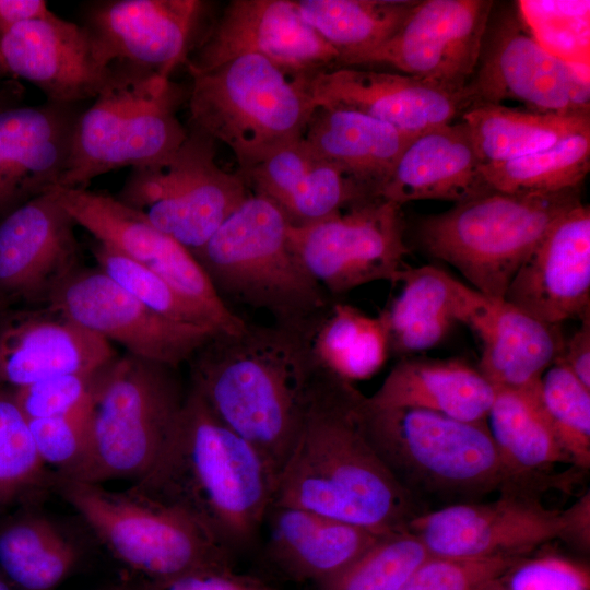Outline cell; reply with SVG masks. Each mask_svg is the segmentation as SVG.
<instances>
[{"label":"cell","mask_w":590,"mask_h":590,"mask_svg":"<svg viewBox=\"0 0 590 590\" xmlns=\"http://www.w3.org/2000/svg\"><path fill=\"white\" fill-rule=\"evenodd\" d=\"M492 189L465 125L452 122L412 138L378 198L402 206L416 200L464 202Z\"/></svg>","instance_id":"28"},{"label":"cell","mask_w":590,"mask_h":590,"mask_svg":"<svg viewBox=\"0 0 590 590\" xmlns=\"http://www.w3.org/2000/svg\"><path fill=\"white\" fill-rule=\"evenodd\" d=\"M186 98L170 78L117 64L114 79L76 120L58 188H83L107 172L173 153L188 132L177 116Z\"/></svg>","instance_id":"8"},{"label":"cell","mask_w":590,"mask_h":590,"mask_svg":"<svg viewBox=\"0 0 590 590\" xmlns=\"http://www.w3.org/2000/svg\"><path fill=\"white\" fill-rule=\"evenodd\" d=\"M580 188L552 193L491 190L422 217V249L456 268L474 290L504 298L518 269L552 226L581 203Z\"/></svg>","instance_id":"6"},{"label":"cell","mask_w":590,"mask_h":590,"mask_svg":"<svg viewBox=\"0 0 590 590\" xmlns=\"http://www.w3.org/2000/svg\"><path fill=\"white\" fill-rule=\"evenodd\" d=\"M485 422L507 474L509 492L535 494L555 464L571 463L543 410L539 384L524 389H495Z\"/></svg>","instance_id":"31"},{"label":"cell","mask_w":590,"mask_h":590,"mask_svg":"<svg viewBox=\"0 0 590 590\" xmlns=\"http://www.w3.org/2000/svg\"><path fill=\"white\" fill-rule=\"evenodd\" d=\"M0 55L13 78L31 82L49 102L63 104L95 98L117 66L86 26L54 12L10 28L0 37Z\"/></svg>","instance_id":"18"},{"label":"cell","mask_w":590,"mask_h":590,"mask_svg":"<svg viewBox=\"0 0 590 590\" xmlns=\"http://www.w3.org/2000/svg\"><path fill=\"white\" fill-rule=\"evenodd\" d=\"M189 74L191 126L226 144L239 172L300 139L315 108L296 76L260 55Z\"/></svg>","instance_id":"9"},{"label":"cell","mask_w":590,"mask_h":590,"mask_svg":"<svg viewBox=\"0 0 590 590\" xmlns=\"http://www.w3.org/2000/svg\"><path fill=\"white\" fill-rule=\"evenodd\" d=\"M122 586L127 590H280L233 567L199 569L166 579L133 578Z\"/></svg>","instance_id":"48"},{"label":"cell","mask_w":590,"mask_h":590,"mask_svg":"<svg viewBox=\"0 0 590 590\" xmlns=\"http://www.w3.org/2000/svg\"><path fill=\"white\" fill-rule=\"evenodd\" d=\"M461 121L482 165L512 161L590 129V116L520 110L503 104L471 106Z\"/></svg>","instance_id":"34"},{"label":"cell","mask_w":590,"mask_h":590,"mask_svg":"<svg viewBox=\"0 0 590 590\" xmlns=\"http://www.w3.org/2000/svg\"><path fill=\"white\" fill-rule=\"evenodd\" d=\"M589 169L590 129L526 156L482 165L488 187L507 193H552L581 187Z\"/></svg>","instance_id":"38"},{"label":"cell","mask_w":590,"mask_h":590,"mask_svg":"<svg viewBox=\"0 0 590 590\" xmlns=\"http://www.w3.org/2000/svg\"><path fill=\"white\" fill-rule=\"evenodd\" d=\"M521 557L459 558L429 555L400 590H479Z\"/></svg>","instance_id":"45"},{"label":"cell","mask_w":590,"mask_h":590,"mask_svg":"<svg viewBox=\"0 0 590 590\" xmlns=\"http://www.w3.org/2000/svg\"><path fill=\"white\" fill-rule=\"evenodd\" d=\"M0 590H14L13 586L0 577Z\"/></svg>","instance_id":"56"},{"label":"cell","mask_w":590,"mask_h":590,"mask_svg":"<svg viewBox=\"0 0 590 590\" xmlns=\"http://www.w3.org/2000/svg\"><path fill=\"white\" fill-rule=\"evenodd\" d=\"M264 524L268 560L293 580L318 585L341 571L384 535L307 509L278 504L269 508Z\"/></svg>","instance_id":"29"},{"label":"cell","mask_w":590,"mask_h":590,"mask_svg":"<svg viewBox=\"0 0 590 590\" xmlns=\"http://www.w3.org/2000/svg\"><path fill=\"white\" fill-rule=\"evenodd\" d=\"M43 465L26 421L0 441V505L37 482Z\"/></svg>","instance_id":"47"},{"label":"cell","mask_w":590,"mask_h":590,"mask_svg":"<svg viewBox=\"0 0 590 590\" xmlns=\"http://www.w3.org/2000/svg\"><path fill=\"white\" fill-rule=\"evenodd\" d=\"M453 315L480 339L479 370L495 389H524L539 384L558 357L559 326L539 321L505 298L485 295L451 275Z\"/></svg>","instance_id":"22"},{"label":"cell","mask_w":590,"mask_h":590,"mask_svg":"<svg viewBox=\"0 0 590 590\" xmlns=\"http://www.w3.org/2000/svg\"><path fill=\"white\" fill-rule=\"evenodd\" d=\"M91 404L62 416L26 420L39 458L44 463L58 467L61 474L69 472L83 452Z\"/></svg>","instance_id":"46"},{"label":"cell","mask_w":590,"mask_h":590,"mask_svg":"<svg viewBox=\"0 0 590 590\" xmlns=\"http://www.w3.org/2000/svg\"><path fill=\"white\" fill-rule=\"evenodd\" d=\"M574 376L590 389V317L580 320L579 328L567 339L558 357Z\"/></svg>","instance_id":"49"},{"label":"cell","mask_w":590,"mask_h":590,"mask_svg":"<svg viewBox=\"0 0 590 590\" xmlns=\"http://www.w3.org/2000/svg\"><path fill=\"white\" fill-rule=\"evenodd\" d=\"M43 0H0V37L10 28L50 14Z\"/></svg>","instance_id":"51"},{"label":"cell","mask_w":590,"mask_h":590,"mask_svg":"<svg viewBox=\"0 0 590 590\" xmlns=\"http://www.w3.org/2000/svg\"><path fill=\"white\" fill-rule=\"evenodd\" d=\"M562 511L544 507L535 494L503 492L491 502H468L427 510L408 529L430 555L483 558L526 557L560 540Z\"/></svg>","instance_id":"15"},{"label":"cell","mask_w":590,"mask_h":590,"mask_svg":"<svg viewBox=\"0 0 590 590\" xmlns=\"http://www.w3.org/2000/svg\"><path fill=\"white\" fill-rule=\"evenodd\" d=\"M467 91L471 106L511 99L531 111L579 115L570 104L565 61L536 43L515 2L499 15L492 10Z\"/></svg>","instance_id":"20"},{"label":"cell","mask_w":590,"mask_h":590,"mask_svg":"<svg viewBox=\"0 0 590 590\" xmlns=\"http://www.w3.org/2000/svg\"><path fill=\"white\" fill-rule=\"evenodd\" d=\"M401 209L370 199L312 224L288 226V245L330 297L376 281L396 284L410 251Z\"/></svg>","instance_id":"12"},{"label":"cell","mask_w":590,"mask_h":590,"mask_svg":"<svg viewBox=\"0 0 590 590\" xmlns=\"http://www.w3.org/2000/svg\"><path fill=\"white\" fill-rule=\"evenodd\" d=\"M303 19L338 52L337 67L386 43L402 25L416 0H295Z\"/></svg>","instance_id":"35"},{"label":"cell","mask_w":590,"mask_h":590,"mask_svg":"<svg viewBox=\"0 0 590 590\" xmlns=\"http://www.w3.org/2000/svg\"><path fill=\"white\" fill-rule=\"evenodd\" d=\"M539 397L548 422L571 464L590 468V389L560 362L542 375Z\"/></svg>","instance_id":"40"},{"label":"cell","mask_w":590,"mask_h":590,"mask_svg":"<svg viewBox=\"0 0 590 590\" xmlns=\"http://www.w3.org/2000/svg\"><path fill=\"white\" fill-rule=\"evenodd\" d=\"M204 7L198 0L95 1L83 25L109 62L170 78L196 47Z\"/></svg>","instance_id":"21"},{"label":"cell","mask_w":590,"mask_h":590,"mask_svg":"<svg viewBox=\"0 0 590 590\" xmlns=\"http://www.w3.org/2000/svg\"><path fill=\"white\" fill-rule=\"evenodd\" d=\"M75 105L0 108V219L59 187L81 114Z\"/></svg>","instance_id":"25"},{"label":"cell","mask_w":590,"mask_h":590,"mask_svg":"<svg viewBox=\"0 0 590 590\" xmlns=\"http://www.w3.org/2000/svg\"><path fill=\"white\" fill-rule=\"evenodd\" d=\"M358 411L376 453L422 507L426 498L447 506L510 491L486 422L420 409L381 408L365 394Z\"/></svg>","instance_id":"4"},{"label":"cell","mask_w":590,"mask_h":590,"mask_svg":"<svg viewBox=\"0 0 590 590\" xmlns=\"http://www.w3.org/2000/svg\"><path fill=\"white\" fill-rule=\"evenodd\" d=\"M25 423L14 392L0 391V441Z\"/></svg>","instance_id":"53"},{"label":"cell","mask_w":590,"mask_h":590,"mask_svg":"<svg viewBox=\"0 0 590 590\" xmlns=\"http://www.w3.org/2000/svg\"><path fill=\"white\" fill-rule=\"evenodd\" d=\"M111 590H127V589L122 585H120Z\"/></svg>","instance_id":"57"},{"label":"cell","mask_w":590,"mask_h":590,"mask_svg":"<svg viewBox=\"0 0 590 590\" xmlns=\"http://www.w3.org/2000/svg\"><path fill=\"white\" fill-rule=\"evenodd\" d=\"M515 5L544 50L565 62L590 64V1L519 0Z\"/></svg>","instance_id":"42"},{"label":"cell","mask_w":590,"mask_h":590,"mask_svg":"<svg viewBox=\"0 0 590 590\" xmlns=\"http://www.w3.org/2000/svg\"><path fill=\"white\" fill-rule=\"evenodd\" d=\"M238 174L250 192L272 202L294 227L376 199L344 172L317 155L302 138Z\"/></svg>","instance_id":"26"},{"label":"cell","mask_w":590,"mask_h":590,"mask_svg":"<svg viewBox=\"0 0 590 590\" xmlns=\"http://www.w3.org/2000/svg\"><path fill=\"white\" fill-rule=\"evenodd\" d=\"M451 274L433 266L404 267L398 296L379 314L389 354L409 357L437 346L456 323Z\"/></svg>","instance_id":"33"},{"label":"cell","mask_w":590,"mask_h":590,"mask_svg":"<svg viewBox=\"0 0 590 590\" xmlns=\"http://www.w3.org/2000/svg\"><path fill=\"white\" fill-rule=\"evenodd\" d=\"M494 397V386L463 359L403 357L368 400L381 408L420 409L484 423Z\"/></svg>","instance_id":"30"},{"label":"cell","mask_w":590,"mask_h":590,"mask_svg":"<svg viewBox=\"0 0 590 590\" xmlns=\"http://www.w3.org/2000/svg\"><path fill=\"white\" fill-rule=\"evenodd\" d=\"M494 4L416 0L400 28L351 67L387 64L450 92H463L477 66Z\"/></svg>","instance_id":"14"},{"label":"cell","mask_w":590,"mask_h":590,"mask_svg":"<svg viewBox=\"0 0 590 590\" xmlns=\"http://www.w3.org/2000/svg\"><path fill=\"white\" fill-rule=\"evenodd\" d=\"M307 339L317 365L351 382L373 376L390 355L381 318L339 302L329 305Z\"/></svg>","instance_id":"36"},{"label":"cell","mask_w":590,"mask_h":590,"mask_svg":"<svg viewBox=\"0 0 590 590\" xmlns=\"http://www.w3.org/2000/svg\"><path fill=\"white\" fill-rule=\"evenodd\" d=\"M408 528L384 534L341 571L319 583V590H400L429 556Z\"/></svg>","instance_id":"39"},{"label":"cell","mask_w":590,"mask_h":590,"mask_svg":"<svg viewBox=\"0 0 590 590\" xmlns=\"http://www.w3.org/2000/svg\"><path fill=\"white\" fill-rule=\"evenodd\" d=\"M74 225L56 189L0 219V311L17 302L45 305L80 268Z\"/></svg>","instance_id":"19"},{"label":"cell","mask_w":590,"mask_h":590,"mask_svg":"<svg viewBox=\"0 0 590 590\" xmlns=\"http://www.w3.org/2000/svg\"><path fill=\"white\" fill-rule=\"evenodd\" d=\"M296 78L314 106L359 111L411 139L471 107L467 87L455 93L403 73L337 67Z\"/></svg>","instance_id":"17"},{"label":"cell","mask_w":590,"mask_h":590,"mask_svg":"<svg viewBox=\"0 0 590 590\" xmlns=\"http://www.w3.org/2000/svg\"><path fill=\"white\" fill-rule=\"evenodd\" d=\"M479 590H590V568L560 555L526 556Z\"/></svg>","instance_id":"43"},{"label":"cell","mask_w":590,"mask_h":590,"mask_svg":"<svg viewBox=\"0 0 590 590\" xmlns=\"http://www.w3.org/2000/svg\"><path fill=\"white\" fill-rule=\"evenodd\" d=\"M92 252L99 270L151 310L180 324L219 332L205 312L149 268L97 240Z\"/></svg>","instance_id":"41"},{"label":"cell","mask_w":590,"mask_h":590,"mask_svg":"<svg viewBox=\"0 0 590 590\" xmlns=\"http://www.w3.org/2000/svg\"><path fill=\"white\" fill-rule=\"evenodd\" d=\"M15 91L10 83H0V108L17 105Z\"/></svg>","instance_id":"54"},{"label":"cell","mask_w":590,"mask_h":590,"mask_svg":"<svg viewBox=\"0 0 590 590\" xmlns=\"http://www.w3.org/2000/svg\"><path fill=\"white\" fill-rule=\"evenodd\" d=\"M275 483L258 451L189 387L163 450L131 488L184 511L234 557L256 542Z\"/></svg>","instance_id":"3"},{"label":"cell","mask_w":590,"mask_h":590,"mask_svg":"<svg viewBox=\"0 0 590 590\" xmlns=\"http://www.w3.org/2000/svg\"><path fill=\"white\" fill-rule=\"evenodd\" d=\"M568 94L576 114L590 116V64L565 62Z\"/></svg>","instance_id":"52"},{"label":"cell","mask_w":590,"mask_h":590,"mask_svg":"<svg viewBox=\"0 0 590 590\" xmlns=\"http://www.w3.org/2000/svg\"><path fill=\"white\" fill-rule=\"evenodd\" d=\"M0 311V382L14 389L98 371L116 357L104 338L44 306Z\"/></svg>","instance_id":"24"},{"label":"cell","mask_w":590,"mask_h":590,"mask_svg":"<svg viewBox=\"0 0 590 590\" xmlns=\"http://www.w3.org/2000/svg\"><path fill=\"white\" fill-rule=\"evenodd\" d=\"M215 143L191 126L173 153L133 167L116 198L193 253L250 193L219 166Z\"/></svg>","instance_id":"11"},{"label":"cell","mask_w":590,"mask_h":590,"mask_svg":"<svg viewBox=\"0 0 590 590\" xmlns=\"http://www.w3.org/2000/svg\"><path fill=\"white\" fill-rule=\"evenodd\" d=\"M249 54L292 76L333 68L339 57L303 19L295 0H232L185 66L189 73L203 72Z\"/></svg>","instance_id":"16"},{"label":"cell","mask_w":590,"mask_h":590,"mask_svg":"<svg viewBox=\"0 0 590 590\" xmlns=\"http://www.w3.org/2000/svg\"><path fill=\"white\" fill-rule=\"evenodd\" d=\"M504 298L550 326L590 317V208L578 204L548 231Z\"/></svg>","instance_id":"23"},{"label":"cell","mask_w":590,"mask_h":590,"mask_svg":"<svg viewBox=\"0 0 590 590\" xmlns=\"http://www.w3.org/2000/svg\"><path fill=\"white\" fill-rule=\"evenodd\" d=\"M302 139L374 198L411 140L368 115L329 106H315Z\"/></svg>","instance_id":"32"},{"label":"cell","mask_w":590,"mask_h":590,"mask_svg":"<svg viewBox=\"0 0 590 590\" xmlns=\"http://www.w3.org/2000/svg\"><path fill=\"white\" fill-rule=\"evenodd\" d=\"M288 226L272 202L250 192L192 255L224 302L262 309L272 323L307 335L333 300L293 253Z\"/></svg>","instance_id":"5"},{"label":"cell","mask_w":590,"mask_h":590,"mask_svg":"<svg viewBox=\"0 0 590 590\" xmlns=\"http://www.w3.org/2000/svg\"><path fill=\"white\" fill-rule=\"evenodd\" d=\"M127 349L128 354L178 368L215 331L174 322L135 299L102 270L79 268L44 305Z\"/></svg>","instance_id":"13"},{"label":"cell","mask_w":590,"mask_h":590,"mask_svg":"<svg viewBox=\"0 0 590 590\" xmlns=\"http://www.w3.org/2000/svg\"><path fill=\"white\" fill-rule=\"evenodd\" d=\"M178 368L130 354L101 373L87 437L78 463L62 479L101 484L143 476L168 440L182 410Z\"/></svg>","instance_id":"7"},{"label":"cell","mask_w":590,"mask_h":590,"mask_svg":"<svg viewBox=\"0 0 590 590\" xmlns=\"http://www.w3.org/2000/svg\"><path fill=\"white\" fill-rule=\"evenodd\" d=\"M562 511L563 533L560 540L589 552L590 550V493L587 491L569 508Z\"/></svg>","instance_id":"50"},{"label":"cell","mask_w":590,"mask_h":590,"mask_svg":"<svg viewBox=\"0 0 590 590\" xmlns=\"http://www.w3.org/2000/svg\"><path fill=\"white\" fill-rule=\"evenodd\" d=\"M63 498L81 515L111 554L142 579L233 567L234 557L180 509L133 488L107 491L101 484L60 477Z\"/></svg>","instance_id":"10"},{"label":"cell","mask_w":590,"mask_h":590,"mask_svg":"<svg viewBox=\"0 0 590 590\" xmlns=\"http://www.w3.org/2000/svg\"><path fill=\"white\" fill-rule=\"evenodd\" d=\"M104 368L87 374L61 375L17 388L13 391L15 401L27 421L76 412L91 404Z\"/></svg>","instance_id":"44"},{"label":"cell","mask_w":590,"mask_h":590,"mask_svg":"<svg viewBox=\"0 0 590 590\" xmlns=\"http://www.w3.org/2000/svg\"><path fill=\"white\" fill-rule=\"evenodd\" d=\"M78 560L74 543L46 517L26 516L0 530V568L19 590H54Z\"/></svg>","instance_id":"37"},{"label":"cell","mask_w":590,"mask_h":590,"mask_svg":"<svg viewBox=\"0 0 590 590\" xmlns=\"http://www.w3.org/2000/svg\"><path fill=\"white\" fill-rule=\"evenodd\" d=\"M362 394L353 382L319 367L272 504L386 534L405 529L425 509L396 481L367 439L358 411Z\"/></svg>","instance_id":"1"},{"label":"cell","mask_w":590,"mask_h":590,"mask_svg":"<svg viewBox=\"0 0 590 590\" xmlns=\"http://www.w3.org/2000/svg\"><path fill=\"white\" fill-rule=\"evenodd\" d=\"M13 76L9 73L7 70L3 60L0 55V83H9L8 81L12 79Z\"/></svg>","instance_id":"55"},{"label":"cell","mask_w":590,"mask_h":590,"mask_svg":"<svg viewBox=\"0 0 590 590\" xmlns=\"http://www.w3.org/2000/svg\"><path fill=\"white\" fill-rule=\"evenodd\" d=\"M190 387L275 476L302 430L319 371L307 335L247 322L216 333L188 362Z\"/></svg>","instance_id":"2"},{"label":"cell","mask_w":590,"mask_h":590,"mask_svg":"<svg viewBox=\"0 0 590 590\" xmlns=\"http://www.w3.org/2000/svg\"><path fill=\"white\" fill-rule=\"evenodd\" d=\"M56 197L97 241L149 268L177 293L190 294L201 283L203 272L193 255L116 197L85 188H56Z\"/></svg>","instance_id":"27"}]
</instances>
